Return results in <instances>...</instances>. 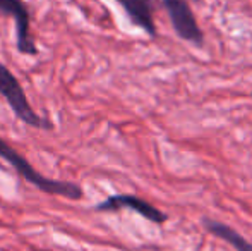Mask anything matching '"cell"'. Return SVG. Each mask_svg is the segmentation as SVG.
Returning <instances> with one entry per match:
<instances>
[{"label": "cell", "mask_w": 252, "mask_h": 251, "mask_svg": "<svg viewBox=\"0 0 252 251\" xmlns=\"http://www.w3.org/2000/svg\"><path fill=\"white\" fill-rule=\"evenodd\" d=\"M0 157L5 162H9L24 181H28L30 184H33L34 188L43 191V193L53 194V196H62L72 201H77L84 196L83 188H81L79 184H76V182L57 181V179H50V178H47V176L40 174L16 148L10 146L2 138H0Z\"/></svg>", "instance_id": "6da1fadb"}, {"label": "cell", "mask_w": 252, "mask_h": 251, "mask_svg": "<svg viewBox=\"0 0 252 251\" xmlns=\"http://www.w3.org/2000/svg\"><path fill=\"white\" fill-rule=\"evenodd\" d=\"M0 95H2L3 100L10 107V110L14 112V115L21 122L34 127V129H53V122L34 112V108L31 107L30 100L26 97V91L21 86L19 79L2 62H0Z\"/></svg>", "instance_id": "7a4b0ae2"}, {"label": "cell", "mask_w": 252, "mask_h": 251, "mask_svg": "<svg viewBox=\"0 0 252 251\" xmlns=\"http://www.w3.org/2000/svg\"><path fill=\"white\" fill-rule=\"evenodd\" d=\"M161 2L177 36L201 48L204 45V35L190 7V2L199 3L201 0H161Z\"/></svg>", "instance_id": "3957f363"}, {"label": "cell", "mask_w": 252, "mask_h": 251, "mask_svg": "<svg viewBox=\"0 0 252 251\" xmlns=\"http://www.w3.org/2000/svg\"><path fill=\"white\" fill-rule=\"evenodd\" d=\"M0 14L16 23V45L23 55H36L38 47L31 36V12L24 0H0Z\"/></svg>", "instance_id": "277c9868"}, {"label": "cell", "mask_w": 252, "mask_h": 251, "mask_svg": "<svg viewBox=\"0 0 252 251\" xmlns=\"http://www.w3.org/2000/svg\"><path fill=\"white\" fill-rule=\"evenodd\" d=\"M124 208L136 212V214H139L141 217L153 222V224L159 225L168 220V215L163 214L159 208L153 207L151 203H148L146 200L136 196V194H112L106 200L94 205V210L96 212H119L124 210Z\"/></svg>", "instance_id": "5b68a950"}, {"label": "cell", "mask_w": 252, "mask_h": 251, "mask_svg": "<svg viewBox=\"0 0 252 251\" xmlns=\"http://www.w3.org/2000/svg\"><path fill=\"white\" fill-rule=\"evenodd\" d=\"M124 10H126L129 21L143 30L150 38H156L158 31H156L155 24V0H115Z\"/></svg>", "instance_id": "8992f818"}, {"label": "cell", "mask_w": 252, "mask_h": 251, "mask_svg": "<svg viewBox=\"0 0 252 251\" xmlns=\"http://www.w3.org/2000/svg\"><path fill=\"white\" fill-rule=\"evenodd\" d=\"M202 225L206 227V231L211 232L213 236L223 239L225 243H228L230 246H233L235 251H252V243L247 241L242 234L232 229L230 225L221 224L218 220H213V218H202Z\"/></svg>", "instance_id": "52a82bcc"}, {"label": "cell", "mask_w": 252, "mask_h": 251, "mask_svg": "<svg viewBox=\"0 0 252 251\" xmlns=\"http://www.w3.org/2000/svg\"><path fill=\"white\" fill-rule=\"evenodd\" d=\"M251 95H252V93H251Z\"/></svg>", "instance_id": "ba28073f"}]
</instances>
